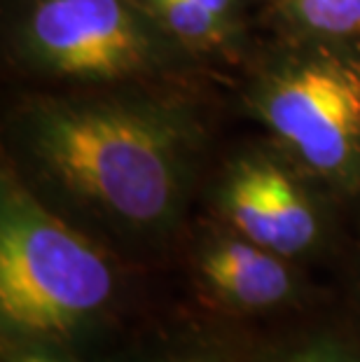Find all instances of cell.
<instances>
[{
    "label": "cell",
    "mask_w": 360,
    "mask_h": 362,
    "mask_svg": "<svg viewBox=\"0 0 360 362\" xmlns=\"http://www.w3.org/2000/svg\"><path fill=\"white\" fill-rule=\"evenodd\" d=\"M45 168L75 197L132 227H159L180 194L168 127L117 105H45L30 122Z\"/></svg>",
    "instance_id": "obj_1"
},
{
    "label": "cell",
    "mask_w": 360,
    "mask_h": 362,
    "mask_svg": "<svg viewBox=\"0 0 360 362\" xmlns=\"http://www.w3.org/2000/svg\"><path fill=\"white\" fill-rule=\"evenodd\" d=\"M115 276L101 252L12 175L0 194V318L5 334L71 337L108 306Z\"/></svg>",
    "instance_id": "obj_2"
},
{
    "label": "cell",
    "mask_w": 360,
    "mask_h": 362,
    "mask_svg": "<svg viewBox=\"0 0 360 362\" xmlns=\"http://www.w3.org/2000/svg\"><path fill=\"white\" fill-rule=\"evenodd\" d=\"M257 110L309 168L349 180L360 164V78L337 61H311L262 91Z\"/></svg>",
    "instance_id": "obj_3"
},
{
    "label": "cell",
    "mask_w": 360,
    "mask_h": 362,
    "mask_svg": "<svg viewBox=\"0 0 360 362\" xmlns=\"http://www.w3.org/2000/svg\"><path fill=\"white\" fill-rule=\"evenodd\" d=\"M26 40L45 68L66 78L117 80L143 71L150 37L124 0H40Z\"/></svg>",
    "instance_id": "obj_4"
},
{
    "label": "cell",
    "mask_w": 360,
    "mask_h": 362,
    "mask_svg": "<svg viewBox=\"0 0 360 362\" xmlns=\"http://www.w3.org/2000/svg\"><path fill=\"white\" fill-rule=\"evenodd\" d=\"M239 234L281 257L300 255L318 238L309 199L286 173L267 161H246L229 178L222 197Z\"/></svg>",
    "instance_id": "obj_5"
},
{
    "label": "cell",
    "mask_w": 360,
    "mask_h": 362,
    "mask_svg": "<svg viewBox=\"0 0 360 362\" xmlns=\"http://www.w3.org/2000/svg\"><path fill=\"white\" fill-rule=\"evenodd\" d=\"M202 276L220 299L236 309H272L293 295L295 281L281 255L248 241L227 238L202 257Z\"/></svg>",
    "instance_id": "obj_6"
},
{
    "label": "cell",
    "mask_w": 360,
    "mask_h": 362,
    "mask_svg": "<svg viewBox=\"0 0 360 362\" xmlns=\"http://www.w3.org/2000/svg\"><path fill=\"white\" fill-rule=\"evenodd\" d=\"M152 12L178 37L194 45L218 42L225 35V19L199 0H148Z\"/></svg>",
    "instance_id": "obj_7"
},
{
    "label": "cell",
    "mask_w": 360,
    "mask_h": 362,
    "mask_svg": "<svg viewBox=\"0 0 360 362\" xmlns=\"http://www.w3.org/2000/svg\"><path fill=\"white\" fill-rule=\"evenodd\" d=\"M293 17L323 35H351L360 30V0H290Z\"/></svg>",
    "instance_id": "obj_8"
},
{
    "label": "cell",
    "mask_w": 360,
    "mask_h": 362,
    "mask_svg": "<svg viewBox=\"0 0 360 362\" xmlns=\"http://www.w3.org/2000/svg\"><path fill=\"white\" fill-rule=\"evenodd\" d=\"M274 362H360V358L332 339H316L283 353Z\"/></svg>",
    "instance_id": "obj_9"
},
{
    "label": "cell",
    "mask_w": 360,
    "mask_h": 362,
    "mask_svg": "<svg viewBox=\"0 0 360 362\" xmlns=\"http://www.w3.org/2000/svg\"><path fill=\"white\" fill-rule=\"evenodd\" d=\"M10 362H80V360L59 356V353H52L47 349H26L17 353V356H12Z\"/></svg>",
    "instance_id": "obj_10"
},
{
    "label": "cell",
    "mask_w": 360,
    "mask_h": 362,
    "mask_svg": "<svg viewBox=\"0 0 360 362\" xmlns=\"http://www.w3.org/2000/svg\"><path fill=\"white\" fill-rule=\"evenodd\" d=\"M166 362H225L218 353H211V351H192V353H180Z\"/></svg>",
    "instance_id": "obj_11"
},
{
    "label": "cell",
    "mask_w": 360,
    "mask_h": 362,
    "mask_svg": "<svg viewBox=\"0 0 360 362\" xmlns=\"http://www.w3.org/2000/svg\"><path fill=\"white\" fill-rule=\"evenodd\" d=\"M202 5H206L209 10H213L220 17H227V10H229V0H199Z\"/></svg>",
    "instance_id": "obj_12"
}]
</instances>
